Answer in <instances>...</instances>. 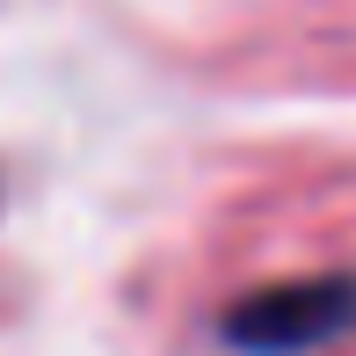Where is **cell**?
Instances as JSON below:
<instances>
[{
  "mask_svg": "<svg viewBox=\"0 0 356 356\" xmlns=\"http://www.w3.org/2000/svg\"><path fill=\"white\" fill-rule=\"evenodd\" d=\"M356 320V277H313V284H277L254 291L225 313V342L254 349V356H298L334 342Z\"/></svg>",
  "mask_w": 356,
  "mask_h": 356,
  "instance_id": "6da1fadb",
  "label": "cell"
}]
</instances>
